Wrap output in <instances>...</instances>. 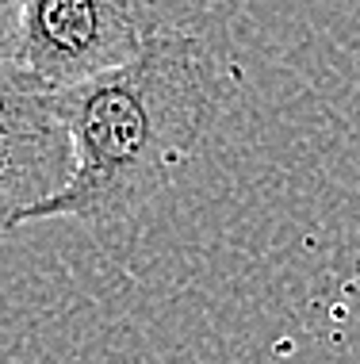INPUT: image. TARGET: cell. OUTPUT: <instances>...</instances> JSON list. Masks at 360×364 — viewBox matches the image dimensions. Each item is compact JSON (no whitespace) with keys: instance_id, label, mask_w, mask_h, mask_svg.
<instances>
[{"instance_id":"cell-1","label":"cell","mask_w":360,"mask_h":364,"mask_svg":"<svg viewBox=\"0 0 360 364\" xmlns=\"http://www.w3.org/2000/svg\"><path fill=\"white\" fill-rule=\"evenodd\" d=\"M227 104V70L200 35H153L142 54L50 92L70 139V176L27 223L123 226L177 181Z\"/></svg>"},{"instance_id":"cell-2","label":"cell","mask_w":360,"mask_h":364,"mask_svg":"<svg viewBox=\"0 0 360 364\" xmlns=\"http://www.w3.org/2000/svg\"><path fill=\"white\" fill-rule=\"evenodd\" d=\"M165 31V0H19L12 62L46 92L81 85Z\"/></svg>"},{"instance_id":"cell-3","label":"cell","mask_w":360,"mask_h":364,"mask_svg":"<svg viewBox=\"0 0 360 364\" xmlns=\"http://www.w3.org/2000/svg\"><path fill=\"white\" fill-rule=\"evenodd\" d=\"M70 139L62 127L0 134V238L23 226V215L65 184Z\"/></svg>"},{"instance_id":"cell-4","label":"cell","mask_w":360,"mask_h":364,"mask_svg":"<svg viewBox=\"0 0 360 364\" xmlns=\"http://www.w3.org/2000/svg\"><path fill=\"white\" fill-rule=\"evenodd\" d=\"M50 92L38 81H31L12 58H0V134L12 131H38L54 127Z\"/></svg>"},{"instance_id":"cell-5","label":"cell","mask_w":360,"mask_h":364,"mask_svg":"<svg viewBox=\"0 0 360 364\" xmlns=\"http://www.w3.org/2000/svg\"><path fill=\"white\" fill-rule=\"evenodd\" d=\"M16 19H19V0H0V58H12Z\"/></svg>"}]
</instances>
